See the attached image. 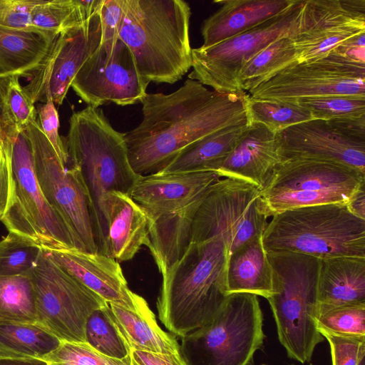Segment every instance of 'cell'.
<instances>
[{"label":"cell","instance_id":"obj_1","mask_svg":"<svg viewBox=\"0 0 365 365\" xmlns=\"http://www.w3.org/2000/svg\"><path fill=\"white\" fill-rule=\"evenodd\" d=\"M247 92H217L187 79L175 91L148 93L143 119L125 133L133 171L146 175L161 171L182 148L222 128L249 123Z\"/></svg>","mask_w":365,"mask_h":365},{"label":"cell","instance_id":"obj_2","mask_svg":"<svg viewBox=\"0 0 365 365\" xmlns=\"http://www.w3.org/2000/svg\"><path fill=\"white\" fill-rule=\"evenodd\" d=\"M65 145L68 163L86 189L98 252L106 255L105 199L113 191L130 195L139 177L128 160L125 133L113 128L101 108L87 106L71 115Z\"/></svg>","mask_w":365,"mask_h":365},{"label":"cell","instance_id":"obj_3","mask_svg":"<svg viewBox=\"0 0 365 365\" xmlns=\"http://www.w3.org/2000/svg\"><path fill=\"white\" fill-rule=\"evenodd\" d=\"M229 252L225 240L214 237L190 242L163 274L157 301L158 317L180 338L210 322L226 298Z\"/></svg>","mask_w":365,"mask_h":365},{"label":"cell","instance_id":"obj_4","mask_svg":"<svg viewBox=\"0 0 365 365\" xmlns=\"http://www.w3.org/2000/svg\"><path fill=\"white\" fill-rule=\"evenodd\" d=\"M190 16L182 0H125L118 37L148 82L172 84L191 68Z\"/></svg>","mask_w":365,"mask_h":365},{"label":"cell","instance_id":"obj_5","mask_svg":"<svg viewBox=\"0 0 365 365\" xmlns=\"http://www.w3.org/2000/svg\"><path fill=\"white\" fill-rule=\"evenodd\" d=\"M274 294L268 297L278 339L287 356L304 364L324 341L317 329V282L320 260L307 255L267 252Z\"/></svg>","mask_w":365,"mask_h":365},{"label":"cell","instance_id":"obj_6","mask_svg":"<svg viewBox=\"0 0 365 365\" xmlns=\"http://www.w3.org/2000/svg\"><path fill=\"white\" fill-rule=\"evenodd\" d=\"M262 240L266 252H297L319 259L365 258V220L345 204L294 208L273 215Z\"/></svg>","mask_w":365,"mask_h":365},{"label":"cell","instance_id":"obj_7","mask_svg":"<svg viewBox=\"0 0 365 365\" xmlns=\"http://www.w3.org/2000/svg\"><path fill=\"white\" fill-rule=\"evenodd\" d=\"M265 338L258 297L228 294L213 319L181 338L187 365H252Z\"/></svg>","mask_w":365,"mask_h":365},{"label":"cell","instance_id":"obj_8","mask_svg":"<svg viewBox=\"0 0 365 365\" xmlns=\"http://www.w3.org/2000/svg\"><path fill=\"white\" fill-rule=\"evenodd\" d=\"M365 48H337L319 58L294 62L248 91L252 99L294 103L330 96L365 97Z\"/></svg>","mask_w":365,"mask_h":365},{"label":"cell","instance_id":"obj_9","mask_svg":"<svg viewBox=\"0 0 365 365\" xmlns=\"http://www.w3.org/2000/svg\"><path fill=\"white\" fill-rule=\"evenodd\" d=\"M365 185V173L327 161L282 160L260 190L264 212L269 218L284 210L322 204L346 205Z\"/></svg>","mask_w":365,"mask_h":365},{"label":"cell","instance_id":"obj_10","mask_svg":"<svg viewBox=\"0 0 365 365\" xmlns=\"http://www.w3.org/2000/svg\"><path fill=\"white\" fill-rule=\"evenodd\" d=\"M6 133L11 138L15 187L13 201L0 220L9 232L23 236L43 249L83 251L41 190L34 169L31 145L24 130Z\"/></svg>","mask_w":365,"mask_h":365},{"label":"cell","instance_id":"obj_11","mask_svg":"<svg viewBox=\"0 0 365 365\" xmlns=\"http://www.w3.org/2000/svg\"><path fill=\"white\" fill-rule=\"evenodd\" d=\"M267 218L258 187L238 179L220 178L195 214L189 242L220 236L230 256L246 242L262 235Z\"/></svg>","mask_w":365,"mask_h":365},{"label":"cell","instance_id":"obj_12","mask_svg":"<svg viewBox=\"0 0 365 365\" xmlns=\"http://www.w3.org/2000/svg\"><path fill=\"white\" fill-rule=\"evenodd\" d=\"M26 274L33 284L38 324L61 341L86 342L88 317L108 304L48 257L43 248Z\"/></svg>","mask_w":365,"mask_h":365},{"label":"cell","instance_id":"obj_13","mask_svg":"<svg viewBox=\"0 0 365 365\" xmlns=\"http://www.w3.org/2000/svg\"><path fill=\"white\" fill-rule=\"evenodd\" d=\"M24 132L31 145L34 172L46 201L69 227L83 251L98 253L88 196L79 172L62 164L37 120Z\"/></svg>","mask_w":365,"mask_h":365},{"label":"cell","instance_id":"obj_14","mask_svg":"<svg viewBox=\"0 0 365 365\" xmlns=\"http://www.w3.org/2000/svg\"><path fill=\"white\" fill-rule=\"evenodd\" d=\"M302 1L295 0L282 13L217 45L192 48V71L188 78L217 92H242L237 85L241 69L270 43L289 36Z\"/></svg>","mask_w":365,"mask_h":365},{"label":"cell","instance_id":"obj_15","mask_svg":"<svg viewBox=\"0 0 365 365\" xmlns=\"http://www.w3.org/2000/svg\"><path fill=\"white\" fill-rule=\"evenodd\" d=\"M150 82L139 73L133 55L118 37L101 43L76 73L71 87L88 106L142 102Z\"/></svg>","mask_w":365,"mask_h":365},{"label":"cell","instance_id":"obj_16","mask_svg":"<svg viewBox=\"0 0 365 365\" xmlns=\"http://www.w3.org/2000/svg\"><path fill=\"white\" fill-rule=\"evenodd\" d=\"M276 134L281 161L301 159L331 162L365 173V118L312 119Z\"/></svg>","mask_w":365,"mask_h":365},{"label":"cell","instance_id":"obj_17","mask_svg":"<svg viewBox=\"0 0 365 365\" xmlns=\"http://www.w3.org/2000/svg\"><path fill=\"white\" fill-rule=\"evenodd\" d=\"M365 34L364 0H302L289 37L297 62L321 58Z\"/></svg>","mask_w":365,"mask_h":365},{"label":"cell","instance_id":"obj_18","mask_svg":"<svg viewBox=\"0 0 365 365\" xmlns=\"http://www.w3.org/2000/svg\"><path fill=\"white\" fill-rule=\"evenodd\" d=\"M101 36L99 11L82 25L58 34L24 86L33 102L51 99L61 105L76 73L100 46Z\"/></svg>","mask_w":365,"mask_h":365},{"label":"cell","instance_id":"obj_19","mask_svg":"<svg viewBox=\"0 0 365 365\" xmlns=\"http://www.w3.org/2000/svg\"><path fill=\"white\" fill-rule=\"evenodd\" d=\"M45 255L107 304L135 309L141 296L128 287L119 262L100 253L45 250Z\"/></svg>","mask_w":365,"mask_h":365},{"label":"cell","instance_id":"obj_20","mask_svg":"<svg viewBox=\"0 0 365 365\" xmlns=\"http://www.w3.org/2000/svg\"><path fill=\"white\" fill-rule=\"evenodd\" d=\"M220 178L212 171L139 175L130 196L148 220L184 209Z\"/></svg>","mask_w":365,"mask_h":365},{"label":"cell","instance_id":"obj_21","mask_svg":"<svg viewBox=\"0 0 365 365\" xmlns=\"http://www.w3.org/2000/svg\"><path fill=\"white\" fill-rule=\"evenodd\" d=\"M280 162L276 133L262 124L252 123L212 172L221 178L249 182L261 190Z\"/></svg>","mask_w":365,"mask_h":365},{"label":"cell","instance_id":"obj_22","mask_svg":"<svg viewBox=\"0 0 365 365\" xmlns=\"http://www.w3.org/2000/svg\"><path fill=\"white\" fill-rule=\"evenodd\" d=\"M104 207L108 228L106 255L118 262L132 259L149 242L145 212L130 195L117 191L107 195Z\"/></svg>","mask_w":365,"mask_h":365},{"label":"cell","instance_id":"obj_23","mask_svg":"<svg viewBox=\"0 0 365 365\" xmlns=\"http://www.w3.org/2000/svg\"><path fill=\"white\" fill-rule=\"evenodd\" d=\"M295 0L215 1L220 8L206 19L201 28L202 48L236 36L289 9Z\"/></svg>","mask_w":365,"mask_h":365},{"label":"cell","instance_id":"obj_24","mask_svg":"<svg viewBox=\"0 0 365 365\" xmlns=\"http://www.w3.org/2000/svg\"><path fill=\"white\" fill-rule=\"evenodd\" d=\"M357 303H365V258L337 257L321 259L317 312Z\"/></svg>","mask_w":365,"mask_h":365},{"label":"cell","instance_id":"obj_25","mask_svg":"<svg viewBox=\"0 0 365 365\" xmlns=\"http://www.w3.org/2000/svg\"><path fill=\"white\" fill-rule=\"evenodd\" d=\"M108 304V312L118 333L130 350L161 354L180 353L173 334L163 331L142 297L135 309Z\"/></svg>","mask_w":365,"mask_h":365},{"label":"cell","instance_id":"obj_26","mask_svg":"<svg viewBox=\"0 0 365 365\" xmlns=\"http://www.w3.org/2000/svg\"><path fill=\"white\" fill-rule=\"evenodd\" d=\"M227 294L247 293L264 297L274 294L273 273L262 235L246 242L230 255Z\"/></svg>","mask_w":365,"mask_h":365},{"label":"cell","instance_id":"obj_27","mask_svg":"<svg viewBox=\"0 0 365 365\" xmlns=\"http://www.w3.org/2000/svg\"><path fill=\"white\" fill-rule=\"evenodd\" d=\"M57 34L40 29L0 26V80L11 77L29 78Z\"/></svg>","mask_w":365,"mask_h":365},{"label":"cell","instance_id":"obj_28","mask_svg":"<svg viewBox=\"0 0 365 365\" xmlns=\"http://www.w3.org/2000/svg\"><path fill=\"white\" fill-rule=\"evenodd\" d=\"M249 123L225 127L182 148L158 173L212 171L215 165L233 149Z\"/></svg>","mask_w":365,"mask_h":365},{"label":"cell","instance_id":"obj_29","mask_svg":"<svg viewBox=\"0 0 365 365\" xmlns=\"http://www.w3.org/2000/svg\"><path fill=\"white\" fill-rule=\"evenodd\" d=\"M61 343L38 324L0 323V359H42Z\"/></svg>","mask_w":365,"mask_h":365},{"label":"cell","instance_id":"obj_30","mask_svg":"<svg viewBox=\"0 0 365 365\" xmlns=\"http://www.w3.org/2000/svg\"><path fill=\"white\" fill-rule=\"evenodd\" d=\"M103 0H41L32 10L34 28L59 34L78 26L97 14Z\"/></svg>","mask_w":365,"mask_h":365},{"label":"cell","instance_id":"obj_31","mask_svg":"<svg viewBox=\"0 0 365 365\" xmlns=\"http://www.w3.org/2000/svg\"><path fill=\"white\" fill-rule=\"evenodd\" d=\"M297 61L292 39L283 36L270 43L251 58L237 77L238 88L246 92L258 86L274 73Z\"/></svg>","mask_w":365,"mask_h":365},{"label":"cell","instance_id":"obj_32","mask_svg":"<svg viewBox=\"0 0 365 365\" xmlns=\"http://www.w3.org/2000/svg\"><path fill=\"white\" fill-rule=\"evenodd\" d=\"M0 323L38 324L33 284L27 274L0 277Z\"/></svg>","mask_w":365,"mask_h":365},{"label":"cell","instance_id":"obj_33","mask_svg":"<svg viewBox=\"0 0 365 365\" xmlns=\"http://www.w3.org/2000/svg\"><path fill=\"white\" fill-rule=\"evenodd\" d=\"M86 342L101 354L117 359L130 356V350L112 322L108 304L93 311L85 326Z\"/></svg>","mask_w":365,"mask_h":365},{"label":"cell","instance_id":"obj_34","mask_svg":"<svg viewBox=\"0 0 365 365\" xmlns=\"http://www.w3.org/2000/svg\"><path fill=\"white\" fill-rule=\"evenodd\" d=\"M247 113L249 123L262 124L276 133L313 119L308 110L297 103L252 99L249 95Z\"/></svg>","mask_w":365,"mask_h":365},{"label":"cell","instance_id":"obj_35","mask_svg":"<svg viewBox=\"0 0 365 365\" xmlns=\"http://www.w3.org/2000/svg\"><path fill=\"white\" fill-rule=\"evenodd\" d=\"M42 247L14 232L0 241V277L26 274L36 264Z\"/></svg>","mask_w":365,"mask_h":365},{"label":"cell","instance_id":"obj_36","mask_svg":"<svg viewBox=\"0 0 365 365\" xmlns=\"http://www.w3.org/2000/svg\"><path fill=\"white\" fill-rule=\"evenodd\" d=\"M34 104L21 85L19 77L6 78L3 135L7 131H24L31 123L36 120L37 109Z\"/></svg>","mask_w":365,"mask_h":365},{"label":"cell","instance_id":"obj_37","mask_svg":"<svg viewBox=\"0 0 365 365\" xmlns=\"http://www.w3.org/2000/svg\"><path fill=\"white\" fill-rule=\"evenodd\" d=\"M308 110L313 119L341 120L365 118V97L330 96L294 103Z\"/></svg>","mask_w":365,"mask_h":365},{"label":"cell","instance_id":"obj_38","mask_svg":"<svg viewBox=\"0 0 365 365\" xmlns=\"http://www.w3.org/2000/svg\"><path fill=\"white\" fill-rule=\"evenodd\" d=\"M319 331L344 336H365V303L329 307L317 313Z\"/></svg>","mask_w":365,"mask_h":365},{"label":"cell","instance_id":"obj_39","mask_svg":"<svg viewBox=\"0 0 365 365\" xmlns=\"http://www.w3.org/2000/svg\"><path fill=\"white\" fill-rule=\"evenodd\" d=\"M47 365H130V356L123 359L106 356L86 342L61 341L42 359Z\"/></svg>","mask_w":365,"mask_h":365},{"label":"cell","instance_id":"obj_40","mask_svg":"<svg viewBox=\"0 0 365 365\" xmlns=\"http://www.w3.org/2000/svg\"><path fill=\"white\" fill-rule=\"evenodd\" d=\"M330 346L332 365H359L365 356V336H344L319 331Z\"/></svg>","mask_w":365,"mask_h":365},{"label":"cell","instance_id":"obj_41","mask_svg":"<svg viewBox=\"0 0 365 365\" xmlns=\"http://www.w3.org/2000/svg\"><path fill=\"white\" fill-rule=\"evenodd\" d=\"M37 122L61 162L65 167H67L69 157L65 143L59 135L58 113L51 99L38 107Z\"/></svg>","mask_w":365,"mask_h":365},{"label":"cell","instance_id":"obj_42","mask_svg":"<svg viewBox=\"0 0 365 365\" xmlns=\"http://www.w3.org/2000/svg\"><path fill=\"white\" fill-rule=\"evenodd\" d=\"M41 0H0V26L16 29L33 27L31 12Z\"/></svg>","mask_w":365,"mask_h":365},{"label":"cell","instance_id":"obj_43","mask_svg":"<svg viewBox=\"0 0 365 365\" xmlns=\"http://www.w3.org/2000/svg\"><path fill=\"white\" fill-rule=\"evenodd\" d=\"M11 163V138L5 133L0 144V219L10 207L14 195Z\"/></svg>","mask_w":365,"mask_h":365},{"label":"cell","instance_id":"obj_44","mask_svg":"<svg viewBox=\"0 0 365 365\" xmlns=\"http://www.w3.org/2000/svg\"><path fill=\"white\" fill-rule=\"evenodd\" d=\"M124 6L125 0H103L99 10L101 43L118 38Z\"/></svg>","mask_w":365,"mask_h":365},{"label":"cell","instance_id":"obj_45","mask_svg":"<svg viewBox=\"0 0 365 365\" xmlns=\"http://www.w3.org/2000/svg\"><path fill=\"white\" fill-rule=\"evenodd\" d=\"M130 365H187L180 353L161 354L130 350Z\"/></svg>","mask_w":365,"mask_h":365},{"label":"cell","instance_id":"obj_46","mask_svg":"<svg viewBox=\"0 0 365 365\" xmlns=\"http://www.w3.org/2000/svg\"><path fill=\"white\" fill-rule=\"evenodd\" d=\"M365 185L361 187L346 204L349 211L365 220Z\"/></svg>","mask_w":365,"mask_h":365},{"label":"cell","instance_id":"obj_47","mask_svg":"<svg viewBox=\"0 0 365 365\" xmlns=\"http://www.w3.org/2000/svg\"><path fill=\"white\" fill-rule=\"evenodd\" d=\"M0 365H47L43 359H0Z\"/></svg>","mask_w":365,"mask_h":365},{"label":"cell","instance_id":"obj_48","mask_svg":"<svg viewBox=\"0 0 365 365\" xmlns=\"http://www.w3.org/2000/svg\"><path fill=\"white\" fill-rule=\"evenodd\" d=\"M5 80H0V126L1 128V133L3 135L4 130V107H3V99L4 94V86H5Z\"/></svg>","mask_w":365,"mask_h":365},{"label":"cell","instance_id":"obj_49","mask_svg":"<svg viewBox=\"0 0 365 365\" xmlns=\"http://www.w3.org/2000/svg\"><path fill=\"white\" fill-rule=\"evenodd\" d=\"M359 365H365L364 359H363L360 361V363H359Z\"/></svg>","mask_w":365,"mask_h":365},{"label":"cell","instance_id":"obj_50","mask_svg":"<svg viewBox=\"0 0 365 365\" xmlns=\"http://www.w3.org/2000/svg\"><path fill=\"white\" fill-rule=\"evenodd\" d=\"M1 137H2V133H1V126H0V144H1Z\"/></svg>","mask_w":365,"mask_h":365},{"label":"cell","instance_id":"obj_51","mask_svg":"<svg viewBox=\"0 0 365 365\" xmlns=\"http://www.w3.org/2000/svg\"><path fill=\"white\" fill-rule=\"evenodd\" d=\"M262 365H266V364H262Z\"/></svg>","mask_w":365,"mask_h":365},{"label":"cell","instance_id":"obj_52","mask_svg":"<svg viewBox=\"0 0 365 365\" xmlns=\"http://www.w3.org/2000/svg\"><path fill=\"white\" fill-rule=\"evenodd\" d=\"M310 365H313V364H311Z\"/></svg>","mask_w":365,"mask_h":365}]
</instances>
